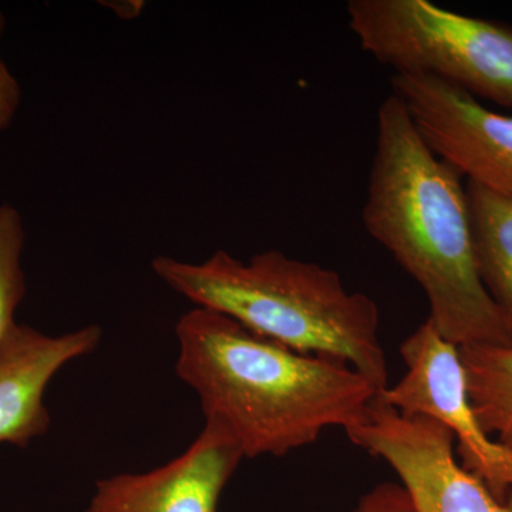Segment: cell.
<instances>
[{"mask_svg":"<svg viewBox=\"0 0 512 512\" xmlns=\"http://www.w3.org/2000/svg\"><path fill=\"white\" fill-rule=\"evenodd\" d=\"M363 225L429 302L427 320L463 346H512L478 271L463 177L429 147L402 97L377 111Z\"/></svg>","mask_w":512,"mask_h":512,"instance_id":"6da1fadb","label":"cell"},{"mask_svg":"<svg viewBox=\"0 0 512 512\" xmlns=\"http://www.w3.org/2000/svg\"><path fill=\"white\" fill-rule=\"evenodd\" d=\"M175 333V372L245 458L284 457L348 431L382 392L348 363L295 352L210 309L194 306Z\"/></svg>","mask_w":512,"mask_h":512,"instance_id":"7a4b0ae2","label":"cell"},{"mask_svg":"<svg viewBox=\"0 0 512 512\" xmlns=\"http://www.w3.org/2000/svg\"><path fill=\"white\" fill-rule=\"evenodd\" d=\"M154 274L198 308L220 312L285 348L348 363L377 389L389 386L379 306L338 272L284 252L248 262L217 251L200 264L157 256Z\"/></svg>","mask_w":512,"mask_h":512,"instance_id":"3957f363","label":"cell"},{"mask_svg":"<svg viewBox=\"0 0 512 512\" xmlns=\"http://www.w3.org/2000/svg\"><path fill=\"white\" fill-rule=\"evenodd\" d=\"M360 47L394 74L429 76L512 107V28L429 0H350Z\"/></svg>","mask_w":512,"mask_h":512,"instance_id":"277c9868","label":"cell"},{"mask_svg":"<svg viewBox=\"0 0 512 512\" xmlns=\"http://www.w3.org/2000/svg\"><path fill=\"white\" fill-rule=\"evenodd\" d=\"M406 372L380 392L384 403L404 416H424L454 437L461 466L480 478L498 500L512 493V453L478 420L460 348L426 320L400 346Z\"/></svg>","mask_w":512,"mask_h":512,"instance_id":"5b68a950","label":"cell"},{"mask_svg":"<svg viewBox=\"0 0 512 512\" xmlns=\"http://www.w3.org/2000/svg\"><path fill=\"white\" fill-rule=\"evenodd\" d=\"M346 434L393 468L417 512H512V493L498 500L461 466L446 427L429 417L404 416L384 403L380 392L365 419Z\"/></svg>","mask_w":512,"mask_h":512,"instance_id":"8992f818","label":"cell"},{"mask_svg":"<svg viewBox=\"0 0 512 512\" xmlns=\"http://www.w3.org/2000/svg\"><path fill=\"white\" fill-rule=\"evenodd\" d=\"M431 150L467 177V183L512 197V116L487 109L456 86L429 76L393 74Z\"/></svg>","mask_w":512,"mask_h":512,"instance_id":"52a82bcc","label":"cell"},{"mask_svg":"<svg viewBox=\"0 0 512 512\" xmlns=\"http://www.w3.org/2000/svg\"><path fill=\"white\" fill-rule=\"evenodd\" d=\"M244 458L221 423L205 421L200 436L170 463L97 481L90 505L99 512H218Z\"/></svg>","mask_w":512,"mask_h":512,"instance_id":"ba28073f","label":"cell"},{"mask_svg":"<svg viewBox=\"0 0 512 512\" xmlns=\"http://www.w3.org/2000/svg\"><path fill=\"white\" fill-rule=\"evenodd\" d=\"M101 342L97 325L60 336L16 325L0 345V444L25 447L49 429L45 392L67 363L92 353Z\"/></svg>","mask_w":512,"mask_h":512,"instance_id":"9c48e42d","label":"cell"},{"mask_svg":"<svg viewBox=\"0 0 512 512\" xmlns=\"http://www.w3.org/2000/svg\"><path fill=\"white\" fill-rule=\"evenodd\" d=\"M466 190L478 271L512 345V197L473 183Z\"/></svg>","mask_w":512,"mask_h":512,"instance_id":"30bf717a","label":"cell"},{"mask_svg":"<svg viewBox=\"0 0 512 512\" xmlns=\"http://www.w3.org/2000/svg\"><path fill=\"white\" fill-rule=\"evenodd\" d=\"M460 355L478 420L512 453V346H463Z\"/></svg>","mask_w":512,"mask_h":512,"instance_id":"8fae6325","label":"cell"},{"mask_svg":"<svg viewBox=\"0 0 512 512\" xmlns=\"http://www.w3.org/2000/svg\"><path fill=\"white\" fill-rule=\"evenodd\" d=\"M26 229L22 214L13 205L0 204V345L18 323L15 322L26 293L22 268Z\"/></svg>","mask_w":512,"mask_h":512,"instance_id":"7c38bea8","label":"cell"},{"mask_svg":"<svg viewBox=\"0 0 512 512\" xmlns=\"http://www.w3.org/2000/svg\"><path fill=\"white\" fill-rule=\"evenodd\" d=\"M356 512H417V510L402 484L382 483L363 495Z\"/></svg>","mask_w":512,"mask_h":512,"instance_id":"4fadbf2b","label":"cell"},{"mask_svg":"<svg viewBox=\"0 0 512 512\" xmlns=\"http://www.w3.org/2000/svg\"><path fill=\"white\" fill-rule=\"evenodd\" d=\"M6 28V16L0 9V39ZM22 103V89L18 79L10 72L8 64L0 56V133L8 130L15 120Z\"/></svg>","mask_w":512,"mask_h":512,"instance_id":"5bb4252c","label":"cell"},{"mask_svg":"<svg viewBox=\"0 0 512 512\" xmlns=\"http://www.w3.org/2000/svg\"><path fill=\"white\" fill-rule=\"evenodd\" d=\"M84 512H99V511H97L96 508H93L92 505H90V507L87 508V510Z\"/></svg>","mask_w":512,"mask_h":512,"instance_id":"9a60e30c","label":"cell"}]
</instances>
